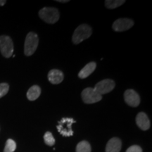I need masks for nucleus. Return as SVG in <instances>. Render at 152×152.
Returning a JSON list of instances; mask_svg holds the SVG:
<instances>
[{
	"label": "nucleus",
	"instance_id": "f3484780",
	"mask_svg": "<svg viewBox=\"0 0 152 152\" xmlns=\"http://www.w3.org/2000/svg\"><path fill=\"white\" fill-rule=\"evenodd\" d=\"M16 149V144L14 140L9 139L6 142V145L4 152H14Z\"/></svg>",
	"mask_w": 152,
	"mask_h": 152
},
{
	"label": "nucleus",
	"instance_id": "9b49d317",
	"mask_svg": "<svg viewBox=\"0 0 152 152\" xmlns=\"http://www.w3.org/2000/svg\"><path fill=\"white\" fill-rule=\"evenodd\" d=\"M64 73L59 70L52 69L48 73V80L52 84H59L64 80Z\"/></svg>",
	"mask_w": 152,
	"mask_h": 152
},
{
	"label": "nucleus",
	"instance_id": "2eb2a0df",
	"mask_svg": "<svg viewBox=\"0 0 152 152\" xmlns=\"http://www.w3.org/2000/svg\"><path fill=\"white\" fill-rule=\"evenodd\" d=\"M125 2V0H106L105 1V6L107 9H113L119 7L120 6L123 5Z\"/></svg>",
	"mask_w": 152,
	"mask_h": 152
},
{
	"label": "nucleus",
	"instance_id": "f8f14e48",
	"mask_svg": "<svg viewBox=\"0 0 152 152\" xmlns=\"http://www.w3.org/2000/svg\"><path fill=\"white\" fill-rule=\"evenodd\" d=\"M121 147H122L121 140L118 137H113L106 144V152H120Z\"/></svg>",
	"mask_w": 152,
	"mask_h": 152
},
{
	"label": "nucleus",
	"instance_id": "aec40b11",
	"mask_svg": "<svg viewBox=\"0 0 152 152\" xmlns=\"http://www.w3.org/2000/svg\"><path fill=\"white\" fill-rule=\"evenodd\" d=\"M126 152H142V149L140 146L133 145L131 146L130 147H129L128 149H127Z\"/></svg>",
	"mask_w": 152,
	"mask_h": 152
},
{
	"label": "nucleus",
	"instance_id": "9d476101",
	"mask_svg": "<svg viewBox=\"0 0 152 152\" xmlns=\"http://www.w3.org/2000/svg\"><path fill=\"white\" fill-rule=\"evenodd\" d=\"M136 123L137 126L142 130H147L150 128V121L147 114L140 112L136 117Z\"/></svg>",
	"mask_w": 152,
	"mask_h": 152
},
{
	"label": "nucleus",
	"instance_id": "6ab92c4d",
	"mask_svg": "<svg viewBox=\"0 0 152 152\" xmlns=\"http://www.w3.org/2000/svg\"><path fill=\"white\" fill-rule=\"evenodd\" d=\"M9 90V86L7 83H0V99L8 93Z\"/></svg>",
	"mask_w": 152,
	"mask_h": 152
},
{
	"label": "nucleus",
	"instance_id": "7ed1b4c3",
	"mask_svg": "<svg viewBox=\"0 0 152 152\" xmlns=\"http://www.w3.org/2000/svg\"><path fill=\"white\" fill-rule=\"evenodd\" d=\"M39 38L36 33L30 32L26 36L24 45V53L26 56L33 55L37 48Z\"/></svg>",
	"mask_w": 152,
	"mask_h": 152
},
{
	"label": "nucleus",
	"instance_id": "f257e3e1",
	"mask_svg": "<svg viewBox=\"0 0 152 152\" xmlns=\"http://www.w3.org/2000/svg\"><path fill=\"white\" fill-rule=\"evenodd\" d=\"M92 30L90 26L87 24H82L76 28L72 37V41L73 44H77L82 42L85 39L89 38L92 35Z\"/></svg>",
	"mask_w": 152,
	"mask_h": 152
},
{
	"label": "nucleus",
	"instance_id": "39448f33",
	"mask_svg": "<svg viewBox=\"0 0 152 152\" xmlns=\"http://www.w3.org/2000/svg\"><path fill=\"white\" fill-rule=\"evenodd\" d=\"M0 52L5 58H10L14 53V44L11 38L7 35L0 36Z\"/></svg>",
	"mask_w": 152,
	"mask_h": 152
},
{
	"label": "nucleus",
	"instance_id": "dca6fc26",
	"mask_svg": "<svg viewBox=\"0 0 152 152\" xmlns=\"http://www.w3.org/2000/svg\"><path fill=\"white\" fill-rule=\"evenodd\" d=\"M76 152H91V146L87 141H82L77 144Z\"/></svg>",
	"mask_w": 152,
	"mask_h": 152
},
{
	"label": "nucleus",
	"instance_id": "ddd939ff",
	"mask_svg": "<svg viewBox=\"0 0 152 152\" xmlns=\"http://www.w3.org/2000/svg\"><path fill=\"white\" fill-rule=\"evenodd\" d=\"M96 64L95 62H90L87 64L78 73V77L81 79H85L90 75L96 69Z\"/></svg>",
	"mask_w": 152,
	"mask_h": 152
},
{
	"label": "nucleus",
	"instance_id": "20e7f679",
	"mask_svg": "<svg viewBox=\"0 0 152 152\" xmlns=\"http://www.w3.org/2000/svg\"><path fill=\"white\" fill-rule=\"evenodd\" d=\"M76 123V121L72 118H63L58 122L57 130L58 132L64 137L73 136V131L72 130V125Z\"/></svg>",
	"mask_w": 152,
	"mask_h": 152
},
{
	"label": "nucleus",
	"instance_id": "4468645a",
	"mask_svg": "<svg viewBox=\"0 0 152 152\" xmlns=\"http://www.w3.org/2000/svg\"><path fill=\"white\" fill-rule=\"evenodd\" d=\"M40 94V87L37 85H33L28 90L27 92V97L30 101H35L39 97Z\"/></svg>",
	"mask_w": 152,
	"mask_h": 152
},
{
	"label": "nucleus",
	"instance_id": "f03ea898",
	"mask_svg": "<svg viewBox=\"0 0 152 152\" xmlns=\"http://www.w3.org/2000/svg\"><path fill=\"white\" fill-rule=\"evenodd\" d=\"M39 16L45 22L54 24L58 20L60 17L59 11L54 7H45L39 12Z\"/></svg>",
	"mask_w": 152,
	"mask_h": 152
},
{
	"label": "nucleus",
	"instance_id": "412c9836",
	"mask_svg": "<svg viewBox=\"0 0 152 152\" xmlns=\"http://www.w3.org/2000/svg\"><path fill=\"white\" fill-rule=\"evenodd\" d=\"M56 1H58V2L59 3H67L68 2V0H57Z\"/></svg>",
	"mask_w": 152,
	"mask_h": 152
},
{
	"label": "nucleus",
	"instance_id": "a211bd4d",
	"mask_svg": "<svg viewBox=\"0 0 152 152\" xmlns=\"http://www.w3.org/2000/svg\"><path fill=\"white\" fill-rule=\"evenodd\" d=\"M44 140H45V144L50 147H52L55 144V139L50 132H47L45 133L44 135Z\"/></svg>",
	"mask_w": 152,
	"mask_h": 152
},
{
	"label": "nucleus",
	"instance_id": "1a4fd4ad",
	"mask_svg": "<svg viewBox=\"0 0 152 152\" xmlns=\"http://www.w3.org/2000/svg\"><path fill=\"white\" fill-rule=\"evenodd\" d=\"M134 25V22L130 18H119L113 24V29L115 32H123L131 28Z\"/></svg>",
	"mask_w": 152,
	"mask_h": 152
},
{
	"label": "nucleus",
	"instance_id": "423d86ee",
	"mask_svg": "<svg viewBox=\"0 0 152 152\" xmlns=\"http://www.w3.org/2000/svg\"><path fill=\"white\" fill-rule=\"evenodd\" d=\"M81 96L84 103L87 104L96 103L102 100V95L99 94L97 92L95 91L94 88H91V87L85 88L82 92Z\"/></svg>",
	"mask_w": 152,
	"mask_h": 152
},
{
	"label": "nucleus",
	"instance_id": "0eeeda50",
	"mask_svg": "<svg viewBox=\"0 0 152 152\" xmlns=\"http://www.w3.org/2000/svg\"><path fill=\"white\" fill-rule=\"evenodd\" d=\"M115 82L113 80L105 79L99 82L97 84L95 85L94 89L99 94L102 95L111 92L115 87Z\"/></svg>",
	"mask_w": 152,
	"mask_h": 152
},
{
	"label": "nucleus",
	"instance_id": "4be33fe9",
	"mask_svg": "<svg viewBox=\"0 0 152 152\" xmlns=\"http://www.w3.org/2000/svg\"><path fill=\"white\" fill-rule=\"evenodd\" d=\"M7 2V1L5 0H0V6H4Z\"/></svg>",
	"mask_w": 152,
	"mask_h": 152
},
{
	"label": "nucleus",
	"instance_id": "6e6552de",
	"mask_svg": "<svg viewBox=\"0 0 152 152\" xmlns=\"http://www.w3.org/2000/svg\"><path fill=\"white\" fill-rule=\"evenodd\" d=\"M124 99L128 105L137 107L140 104V97L138 93L134 90H128L124 93Z\"/></svg>",
	"mask_w": 152,
	"mask_h": 152
}]
</instances>
